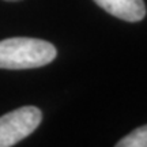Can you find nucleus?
<instances>
[{"mask_svg":"<svg viewBox=\"0 0 147 147\" xmlns=\"http://www.w3.org/2000/svg\"><path fill=\"white\" fill-rule=\"evenodd\" d=\"M56 55V48L44 40L27 37L7 38L0 41V68H37L52 63Z\"/></svg>","mask_w":147,"mask_h":147,"instance_id":"nucleus-1","label":"nucleus"},{"mask_svg":"<svg viewBox=\"0 0 147 147\" xmlns=\"http://www.w3.org/2000/svg\"><path fill=\"white\" fill-rule=\"evenodd\" d=\"M42 120L36 106H22L0 117V147H10L21 142L37 129Z\"/></svg>","mask_w":147,"mask_h":147,"instance_id":"nucleus-2","label":"nucleus"},{"mask_svg":"<svg viewBox=\"0 0 147 147\" xmlns=\"http://www.w3.org/2000/svg\"><path fill=\"white\" fill-rule=\"evenodd\" d=\"M101 8L110 15L127 22L142 21L146 15L143 0H94Z\"/></svg>","mask_w":147,"mask_h":147,"instance_id":"nucleus-3","label":"nucleus"},{"mask_svg":"<svg viewBox=\"0 0 147 147\" xmlns=\"http://www.w3.org/2000/svg\"><path fill=\"white\" fill-rule=\"evenodd\" d=\"M117 147H147V125L134 129L116 144Z\"/></svg>","mask_w":147,"mask_h":147,"instance_id":"nucleus-4","label":"nucleus"},{"mask_svg":"<svg viewBox=\"0 0 147 147\" xmlns=\"http://www.w3.org/2000/svg\"><path fill=\"white\" fill-rule=\"evenodd\" d=\"M5 1H19V0H5Z\"/></svg>","mask_w":147,"mask_h":147,"instance_id":"nucleus-5","label":"nucleus"}]
</instances>
